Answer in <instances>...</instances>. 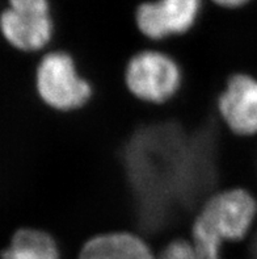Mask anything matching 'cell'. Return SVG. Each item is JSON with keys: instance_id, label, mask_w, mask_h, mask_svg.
<instances>
[{"instance_id": "obj_7", "label": "cell", "mask_w": 257, "mask_h": 259, "mask_svg": "<svg viewBox=\"0 0 257 259\" xmlns=\"http://www.w3.org/2000/svg\"><path fill=\"white\" fill-rule=\"evenodd\" d=\"M76 259H157V251L135 232L113 230L91 237Z\"/></svg>"}, {"instance_id": "obj_9", "label": "cell", "mask_w": 257, "mask_h": 259, "mask_svg": "<svg viewBox=\"0 0 257 259\" xmlns=\"http://www.w3.org/2000/svg\"><path fill=\"white\" fill-rule=\"evenodd\" d=\"M157 259H195V256L190 240L180 237L158 250Z\"/></svg>"}, {"instance_id": "obj_10", "label": "cell", "mask_w": 257, "mask_h": 259, "mask_svg": "<svg viewBox=\"0 0 257 259\" xmlns=\"http://www.w3.org/2000/svg\"><path fill=\"white\" fill-rule=\"evenodd\" d=\"M212 4L218 7L221 10L227 11H238L243 10L245 7L251 6L254 0H210Z\"/></svg>"}, {"instance_id": "obj_5", "label": "cell", "mask_w": 257, "mask_h": 259, "mask_svg": "<svg viewBox=\"0 0 257 259\" xmlns=\"http://www.w3.org/2000/svg\"><path fill=\"white\" fill-rule=\"evenodd\" d=\"M203 8V0H144L135 8V25L150 45H159L188 34Z\"/></svg>"}, {"instance_id": "obj_11", "label": "cell", "mask_w": 257, "mask_h": 259, "mask_svg": "<svg viewBox=\"0 0 257 259\" xmlns=\"http://www.w3.org/2000/svg\"><path fill=\"white\" fill-rule=\"evenodd\" d=\"M243 242H244L245 247L249 250V253H251L252 258L257 259V224L254 225L251 236L248 237L245 241H243Z\"/></svg>"}, {"instance_id": "obj_2", "label": "cell", "mask_w": 257, "mask_h": 259, "mask_svg": "<svg viewBox=\"0 0 257 259\" xmlns=\"http://www.w3.org/2000/svg\"><path fill=\"white\" fill-rule=\"evenodd\" d=\"M34 91L39 102L49 109L71 113L91 102L93 85L83 75L71 53L50 48L36 63Z\"/></svg>"}, {"instance_id": "obj_8", "label": "cell", "mask_w": 257, "mask_h": 259, "mask_svg": "<svg viewBox=\"0 0 257 259\" xmlns=\"http://www.w3.org/2000/svg\"><path fill=\"white\" fill-rule=\"evenodd\" d=\"M0 259H65L57 238L47 230L21 227L8 238Z\"/></svg>"}, {"instance_id": "obj_1", "label": "cell", "mask_w": 257, "mask_h": 259, "mask_svg": "<svg viewBox=\"0 0 257 259\" xmlns=\"http://www.w3.org/2000/svg\"><path fill=\"white\" fill-rule=\"evenodd\" d=\"M257 197L241 187L218 191L202 204L189 232L195 259H226L225 247L251 236Z\"/></svg>"}, {"instance_id": "obj_6", "label": "cell", "mask_w": 257, "mask_h": 259, "mask_svg": "<svg viewBox=\"0 0 257 259\" xmlns=\"http://www.w3.org/2000/svg\"><path fill=\"white\" fill-rule=\"evenodd\" d=\"M217 109L222 122L232 135L257 137V76L236 72L219 94Z\"/></svg>"}, {"instance_id": "obj_4", "label": "cell", "mask_w": 257, "mask_h": 259, "mask_svg": "<svg viewBox=\"0 0 257 259\" xmlns=\"http://www.w3.org/2000/svg\"><path fill=\"white\" fill-rule=\"evenodd\" d=\"M56 36L50 0H6L0 10V38L23 54H42Z\"/></svg>"}, {"instance_id": "obj_3", "label": "cell", "mask_w": 257, "mask_h": 259, "mask_svg": "<svg viewBox=\"0 0 257 259\" xmlns=\"http://www.w3.org/2000/svg\"><path fill=\"white\" fill-rule=\"evenodd\" d=\"M125 85L138 102L163 105L176 98L184 74L177 59L159 46L138 50L125 66Z\"/></svg>"}]
</instances>
